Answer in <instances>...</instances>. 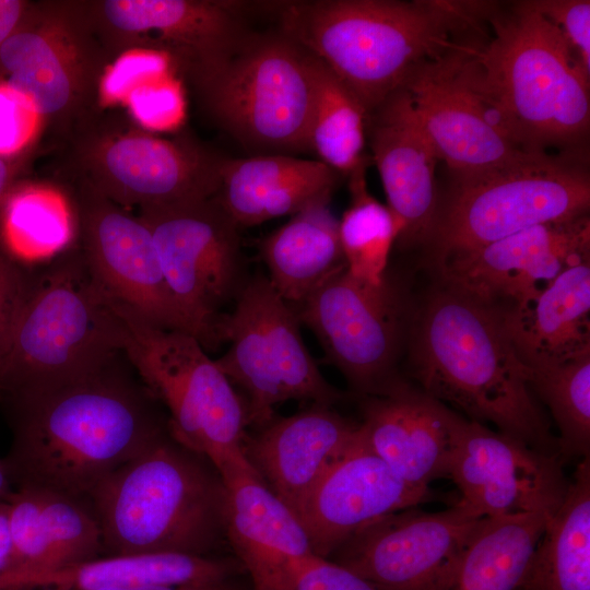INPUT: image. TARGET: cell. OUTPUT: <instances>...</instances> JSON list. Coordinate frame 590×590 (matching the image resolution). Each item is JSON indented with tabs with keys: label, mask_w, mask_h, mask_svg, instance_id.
<instances>
[{
	"label": "cell",
	"mask_w": 590,
	"mask_h": 590,
	"mask_svg": "<svg viewBox=\"0 0 590 590\" xmlns=\"http://www.w3.org/2000/svg\"><path fill=\"white\" fill-rule=\"evenodd\" d=\"M489 2L314 0L279 5L281 34L321 60L371 111L412 72L486 21Z\"/></svg>",
	"instance_id": "cell-3"
},
{
	"label": "cell",
	"mask_w": 590,
	"mask_h": 590,
	"mask_svg": "<svg viewBox=\"0 0 590 590\" xmlns=\"http://www.w3.org/2000/svg\"><path fill=\"white\" fill-rule=\"evenodd\" d=\"M408 346L411 374L425 393L469 420L558 453L529 368L496 310L438 282L412 315Z\"/></svg>",
	"instance_id": "cell-2"
},
{
	"label": "cell",
	"mask_w": 590,
	"mask_h": 590,
	"mask_svg": "<svg viewBox=\"0 0 590 590\" xmlns=\"http://www.w3.org/2000/svg\"><path fill=\"white\" fill-rule=\"evenodd\" d=\"M178 74L146 82L129 93L125 105L134 123L149 131L178 128L186 115V102Z\"/></svg>",
	"instance_id": "cell-38"
},
{
	"label": "cell",
	"mask_w": 590,
	"mask_h": 590,
	"mask_svg": "<svg viewBox=\"0 0 590 590\" xmlns=\"http://www.w3.org/2000/svg\"><path fill=\"white\" fill-rule=\"evenodd\" d=\"M500 317L529 368L590 355V258L570 266L536 297Z\"/></svg>",
	"instance_id": "cell-27"
},
{
	"label": "cell",
	"mask_w": 590,
	"mask_h": 590,
	"mask_svg": "<svg viewBox=\"0 0 590 590\" xmlns=\"http://www.w3.org/2000/svg\"><path fill=\"white\" fill-rule=\"evenodd\" d=\"M106 51L167 55L178 75H191L231 55L247 34L237 4L210 0H87Z\"/></svg>",
	"instance_id": "cell-19"
},
{
	"label": "cell",
	"mask_w": 590,
	"mask_h": 590,
	"mask_svg": "<svg viewBox=\"0 0 590 590\" xmlns=\"http://www.w3.org/2000/svg\"><path fill=\"white\" fill-rule=\"evenodd\" d=\"M366 142L380 175L387 206L400 226L396 243L406 248L425 246L439 203V157L404 88L366 115Z\"/></svg>",
	"instance_id": "cell-22"
},
{
	"label": "cell",
	"mask_w": 590,
	"mask_h": 590,
	"mask_svg": "<svg viewBox=\"0 0 590 590\" xmlns=\"http://www.w3.org/2000/svg\"><path fill=\"white\" fill-rule=\"evenodd\" d=\"M37 144L10 156H0V206L10 190L20 181V177L32 161Z\"/></svg>",
	"instance_id": "cell-44"
},
{
	"label": "cell",
	"mask_w": 590,
	"mask_h": 590,
	"mask_svg": "<svg viewBox=\"0 0 590 590\" xmlns=\"http://www.w3.org/2000/svg\"><path fill=\"white\" fill-rule=\"evenodd\" d=\"M225 485V538L255 590H287L316 555L294 511L249 462L221 474Z\"/></svg>",
	"instance_id": "cell-23"
},
{
	"label": "cell",
	"mask_w": 590,
	"mask_h": 590,
	"mask_svg": "<svg viewBox=\"0 0 590 590\" xmlns=\"http://www.w3.org/2000/svg\"><path fill=\"white\" fill-rule=\"evenodd\" d=\"M320 342L326 358L363 394H376L398 378L394 366L408 338L412 311L388 273L378 284L338 273L295 308Z\"/></svg>",
	"instance_id": "cell-15"
},
{
	"label": "cell",
	"mask_w": 590,
	"mask_h": 590,
	"mask_svg": "<svg viewBox=\"0 0 590 590\" xmlns=\"http://www.w3.org/2000/svg\"><path fill=\"white\" fill-rule=\"evenodd\" d=\"M484 520L456 504L436 512L406 508L361 529L329 559L379 590H449Z\"/></svg>",
	"instance_id": "cell-16"
},
{
	"label": "cell",
	"mask_w": 590,
	"mask_h": 590,
	"mask_svg": "<svg viewBox=\"0 0 590 590\" xmlns=\"http://www.w3.org/2000/svg\"><path fill=\"white\" fill-rule=\"evenodd\" d=\"M33 279L0 246V370L10 351Z\"/></svg>",
	"instance_id": "cell-42"
},
{
	"label": "cell",
	"mask_w": 590,
	"mask_h": 590,
	"mask_svg": "<svg viewBox=\"0 0 590 590\" xmlns=\"http://www.w3.org/2000/svg\"><path fill=\"white\" fill-rule=\"evenodd\" d=\"M287 590L379 589L333 560L316 556L303 567Z\"/></svg>",
	"instance_id": "cell-43"
},
{
	"label": "cell",
	"mask_w": 590,
	"mask_h": 590,
	"mask_svg": "<svg viewBox=\"0 0 590 590\" xmlns=\"http://www.w3.org/2000/svg\"><path fill=\"white\" fill-rule=\"evenodd\" d=\"M236 570L214 556L175 553L102 556L61 567L0 577V590H111L138 586L224 585Z\"/></svg>",
	"instance_id": "cell-28"
},
{
	"label": "cell",
	"mask_w": 590,
	"mask_h": 590,
	"mask_svg": "<svg viewBox=\"0 0 590 590\" xmlns=\"http://www.w3.org/2000/svg\"><path fill=\"white\" fill-rule=\"evenodd\" d=\"M341 176L321 161L285 154L223 160L214 199L239 228L250 227L332 197Z\"/></svg>",
	"instance_id": "cell-26"
},
{
	"label": "cell",
	"mask_w": 590,
	"mask_h": 590,
	"mask_svg": "<svg viewBox=\"0 0 590 590\" xmlns=\"http://www.w3.org/2000/svg\"><path fill=\"white\" fill-rule=\"evenodd\" d=\"M471 40L462 37L418 66L402 87L453 180L480 176L535 153L518 143L485 90Z\"/></svg>",
	"instance_id": "cell-14"
},
{
	"label": "cell",
	"mask_w": 590,
	"mask_h": 590,
	"mask_svg": "<svg viewBox=\"0 0 590 590\" xmlns=\"http://www.w3.org/2000/svg\"><path fill=\"white\" fill-rule=\"evenodd\" d=\"M117 306L125 326L122 353L151 396L167 409L169 434L206 457L220 475L248 461L243 398L199 340L152 326Z\"/></svg>",
	"instance_id": "cell-8"
},
{
	"label": "cell",
	"mask_w": 590,
	"mask_h": 590,
	"mask_svg": "<svg viewBox=\"0 0 590 590\" xmlns=\"http://www.w3.org/2000/svg\"><path fill=\"white\" fill-rule=\"evenodd\" d=\"M33 279L0 370V401L67 384L117 361L125 326L117 303L94 281L79 249Z\"/></svg>",
	"instance_id": "cell-6"
},
{
	"label": "cell",
	"mask_w": 590,
	"mask_h": 590,
	"mask_svg": "<svg viewBox=\"0 0 590 590\" xmlns=\"http://www.w3.org/2000/svg\"><path fill=\"white\" fill-rule=\"evenodd\" d=\"M319 198L263 238L259 253L268 280L291 305L300 304L323 283L346 269L339 236V220Z\"/></svg>",
	"instance_id": "cell-29"
},
{
	"label": "cell",
	"mask_w": 590,
	"mask_h": 590,
	"mask_svg": "<svg viewBox=\"0 0 590 590\" xmlns=\"http://www.w3.org/2000/svg\"><path fill=\"white\" fill-rule=\"evenodd\" d=\"M361 428L369 449L405 483L421 488L447 477L451 409L396 378L363 402Z\"/></svg>",
	"instance_id": "cell-24"
},
{
	"label": "cell",
	"mask_w": 590,
	"mask_h": 590,
	"mask_svg": "<svg viewBox=\"0 0 590 590\" xmlns=\"http://www.w3.org/2000/svg\"><path fill=\"white\" fill-rule=\"evenodd\" d=\"M585 151L535 152L493 172L452 180L425 244L435 266L529 227L588 214Z\"/></svg>",
	"instance_id": "cell-7"
},
{
	"label": "cell",
	"mask_w": 590,
	"mask_h": 590,
	"mask_svg": "<svg viewBox=\"0 0 590 590\" xmlns=\"http://www.w3.org/2000/svg\"><path fill=\"white\" fill-rule=\"evenodd\" d=\"M448 475L456 505L480 518L526 514L551 517L569 480L558 453L535 449L484 424L450 413Z\"/></svg>",
	"instance_id": "cell-17"
},
{
	"label": "cell",
	"mask_w": 590,
	"mask_h": 590,
	"mask_svg": "<svg viewBox=\"0 0 590 590\" xmlns=\"http://www.w3.org/2000/svg\"><path fill=\"white\" fill-rule=\"evenodd\" d=\"M76 238L72 199L55 186L19 181L0 206V246L17 263L59 257Z\"/></svg>",
	"instance_id": "cell-31"
},
{
	"label": "cell",
	"mask_w": 590,
	"mask_h": 590,
	"mask_svg": "<svg viewBox=\"0 0 590 590\" xmlns=\"http://www.w3.org/2000/svg\"><path fill=\"white\" fill-rule=\"evenodd\" d=\"M307 54L314 85L309 146L319 161L346 177L368 156L364 153L367 114L355 94Z\"/></svg>",
	"instance_id": "cell-33"
},
{
	"label": "cell",
	"mask_w": 590,
	"mask_h": 590,
	"mask_svg": "<svg viewBox=\"0 0 590 590\" xmlns=\"http://www.w3.org/2000/svg\"><path fill=\"white\" fill-rule=\"evenodd\" d=\"M216 338L229 343L215 362L243 391L248 426H264L290 400L332 406L342 399L307 350L295 308L267 276L246 281L233 311L220 318Z\"/></svg>",
	"instance_id": "cell-12"
},
{
	"label": "cell",
	"mask_w": 590,
	"mask_h": 590,
	"mask_svg": "<svg viewBox=\"0 0 590 590\" xmlns=\"http://www.w3.org/2000/svg\"><path fill=\"white\" fill-rule=\"evenodd\" d=\"M71 186L80 250L94 281L148 323L188 332L148 225L86 185Z\"/></svg>",
	"instance_id": "cell-18"
},
{
	"label": "cell",
	"mask_w": 590,
	"mask_h": 590,
	"mask_svg": "<svg viewBox=\"0 0 590 590\" xmlns=\"http://www.w3.org/2000/svg\"><path fill=\"white\" fill-rule=\"evenodd\" d=\"M529 386L548 408L556 423L558 453L589 457L590 355L563 364L529 368Z\"/></svg>",
	"instance_id": "cell-35"
},
{
	"label": "cell",
	"mask_w": 590,
	"mask_h": 590,
	"mask_svg": "<svg viewBox=\"0 0 590 590\" xmlns=\"http://www.w3.org/2000/svg\"><path fill=\"white\" fill-rule=\"evenodd\" d=\"M548 516L485 518L449 590H518Z\"/></svg>",
	"instance_id": "cell-32"
},
{
	"label": "cell",
	"mask_w": 590,
	"mask_h": 590,
	"mask_svg": "<svg viewBox=\"0 0 590 590\" xmlns=\"http://www.w3.org/2000/svg\"><path fill=\"white\" fill-rule=\"evenodd\" d=\"M111 590H229L228 585L214 586H138Z\"/></svg>",
	"instance_id": "cell-47"
},
{
	"label": "cell",
	"mask_w": 590,
	"mask_h": 590,
	"mask_svg": "<svg viewBox=\"0 0 590 590\" xmlns=\"http://www.w3.org/2000/svg\"><path fill=\"white\" fill-rule=\"evenodd\" d=\"M38 488L49 545L44 570L104 556L101 527L87 499L59 491Z\"/></svg>",
	"instance_id": "cell-36"
},
{
	"label": "cell",
	"mask_w": 590,
	"mask_h": 590,
	"mask_svg": "<svg viewBox=\"0 0 590 590\" xmlns=\"http://www.w3.org/2000/svg\"><path fill=\"white\" fill-rule=\"evenodd\" d=\"M368 155L346 177L351 202L339 220V236L346 271L356 280L378 285L387 275L390 251L400 226L387 206L367 188Z\"/></svg>",
	"instance_id": "cell-34"
},
{
	"label": "cell",
	"mask_w": 590,
	"mask_h": 590,
	"mask_svg": "<svg viewBox=\"0 0 590 590\" xmlns=\"http://www.w3.org/2000/svg\"><path fill=\"white\" fill-rule=\"evenodd\" d=\"M70 179L130 209L213 198L222 158L185 139L96 114L67 140Z\"/></svg>",
	"instance_id": "cell-11"
},
{
	"label": "cell",
	"mask_w": 590,
	"mask_h": 590,
	"mask_svg": "<svg viewBox=\"0 0 590 590\" xmlns=\"http://www.w3.org/2000/svg\"><path fill=\"white\" fill-rule=\"evenodd\" d=\"M359 424L332 406L314 403L285 417H273L246 437L244 453L263 483L297 515L328 468L349 448ZM298 518V517H297Z\"/></svg>",
	"instance_id": "cell-25"
},
{
	"label": "cell",
	"mask_w": 590,
	"mask_h": 590,
	"mask_svg": "<svg viewBox=\"0 0 590 590\" xmlns=\"http://www.w3.org/2000/svg\"><path fill=\"white\" fill-rule=\"evenodd\" d=\"M208 114L244 145L310 150L308 54L283 34H246L228 57L188 79Z\"/></svg>",
	"instance_id": "cell-10"
},
{
	"label": "cell",
	"mask_w": 590,
	"mask_h": 590,
	"mask_svg": "<svg viewBox=\"0 0 590 590\" xmlns=\"http://www.w3.org/2000/svg\"><path fill=\"white\" fill-rule=\"evenodd\" d=\"M153 397L117 361L10 405L14 486L34 485L86 497L109 473L168 432Z\"/></svg>",
	"instance_id": "cell-1"
},
{
	"label": "cell",
	"mask_w": 590,
	"mask_h": 590,
	"mask_svg": "<svg viewBox=\"0 0 590 590\" xmlns=\"http://www.w3.org/2000/svg\"><path fill=\"white\" fill-rule=\"evenodd\" d=\"M489 36L472 52L482 83L518 143L530 152L585 151L590 129V73L559 31L529 1L495 4Z\"/></svg>",
	"instance_id": "cell-5"
},
{
	"label": "cell",
	"mask_w": 590,
	"mask_h": 590,
	"mask_svg": "<svg viewBox=\"0 0 590 590\" xmlns=\"http://www.w3.org/2000/svg\"><path fill=\"white\" fill-rule=\"evenodd\" d=\"M518 590H590V463L577 467Z\"/></svg>",
	"instance_id": "cell-30"
},
{
	"label": "cell",
	"mask_w": 590,
	"mask_h": 590,
	"mask_svg": "<svg viewBox=\"0 0 590 590\" xmlns=\"http://www.w3.org/2000/svg\"><path fill=\"white\" fill-rule=\"evenodd\" d=\"M188 333L219 345L222 308L247 280L239 227L213 198L139 209Z\"/></svg>",
	"instance_id": "cell-13"
},
{
	"label": "cell",
	"mask_w": 590,
	"mask_h": 590,
	"mask_svg": "<svg viewBox=\"0 0 590 590\" xmlns=\"http://www.w3.org/2000/svg\"><path fill=\"white\" fill-rule=\"evenodd\" d=\"M15 489L10 468L4 458L0 459V499L8 500Z\"/></svg>",
	"instance_id": "cell-48"
},
{
	"label": "cell",
	"mask_w": 590,
	"mask_h": 590,
	"mask_svg": "<svg viewBox=\"0 0 590 590\" xmlns=\"http://www.w3.org/2000/svg\"><path fill=\"white\" fill-rule=\"evenodd\" d=\"M432 498L430 488L405 483L369 449L359 424L354 441L323 473L296 516L314 554L329 558L366 526Z\"/></svg>",
	"instance_id": "cell-21"
},
{
	"label": "cell",
	"mask_w": 590,
	"mask_h": 590,
	"mask_svg": "<svg viewBox=\"0 0 590 590\" xmlns=\"http://www.w3.org/2000/svg\"><path fill=\"white\" fill-rule=\"evenodd\" d=\"M114 60L94 25L87 0L32 4L0 48V79L67 140L101 107V84Z\"/></svg>",
	"instance_id": "cell-9"
},
{
	"label": "cell",
	"mask_w": 590,
	"mask_h": 590,
	"mask_svg": "<svg viewBox=\"0 0 590 590\" xmlns=\"http://www.w3.org/2000/svg\"><path fill=\"white\" fill-rule=\"evenodd\" d=\"M226 491L210 460L165 433L85 497L104 556H213L224 543Z\"/></svg>",
	"instance_id": "cell-4"
},
{
	"label": "cell",
	"mask_w": 590,
	"mask_h": 590,
	"mask_svg": "<svg viewBox=\"0 0 590 590\" xmlns=\"http://www.w3.org/2000/svg\"><path fill=\"white\" fill-rule=\"evenodd\" d=\"M7 504L12 564L11 570L3 576L44 570L49 545L39 488L34 485L16 486Z\"/></svg>",
	"instance_id": "cell-37"
},
{
	"label": "cell",
	"mask_w": 590,
	"mask_h": 590,
	"mask_svg": "<svg viewBox=\"0 0 590 590\" xmlns=\"http://www.w3.org/2000/svg\"><path fill=\"white\" fill-rule=\"evenodd\" d=\"M590 258V220L535 225L435 266L439 283L503 315L524 305L564 270Z\"/></svg>",
	"instance_id": "cell-20"
},
{
	"label": "cell",
	"mask_w": 590,
	"mask_h": 590,
	"mask_svg": "<svg viewBox=\"0 0 590 590\" xmlns=\"http://www.w3.org/2000/svg\"><path fill=\"white\" fill-rule=\"evenodd\" d=\"M12 546L8 527V504L0 499V577L11 570Z\"/></svg>",
	"instance_id": "cell-46"
},
{
	"label": "cell",
	"mask_w": 590,
	"mask_h": 590,
	"mask_svg": "<svg viewBox=\"0 0 590 590\" xmlns=\"http://www.w3.org/2000/svg\"><path fill=\"white\" fill-rule=\"evenodd\" d=\"M32 1L0 0V48L20 25Z\"/></svg>",
	"instance_id": "cell-45"
},
{
	"label": "cell",
	"mask_w": 590,
	"mask_h": 590,
	"mask_svg": "<svg viewBox=\"0 0 590 590\" xmlns=\"http://www.w3.org/2000/svg\"><path fill=\"white\" fill-rule=\"evenodd\" d=\"M177 73L165 54L137 50L117 57L107 68L101 84V105L123 104L138 86Z\"/></svg>",
	"instance_id": "cell-39"
},
{
	"label": "cell",
	"mask_w": 590,
	"mask_h": 590,
	"mask_svg": "<svg viewBox=\"0 0 590 590\" xmlns=\"http://www.w3.org/2000/svg\"><path fill=\"white\" fill-rule=\"evenodd\" d=\"M529 3L559 31L583 69L590 73V1L530 0Z\"/></svg>",
	"instance_id": "cell-40"
},
{
	"label": "cell",
	"mask_w": 590,
	"mask_h": 590,
	"mask_svg": "<svg viewBox=\"0 0 590 590\" xmlns=\"http://www.w3.org/2000/svg\"><path fill=\"white\" fill-rule=\"evenodd\" d=\"M40 122L27 102L0 79V156L37 144Z\"/></svg>",
	"instance_id": "cell-41"
}]
</instances>
